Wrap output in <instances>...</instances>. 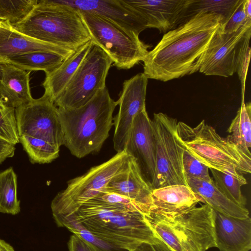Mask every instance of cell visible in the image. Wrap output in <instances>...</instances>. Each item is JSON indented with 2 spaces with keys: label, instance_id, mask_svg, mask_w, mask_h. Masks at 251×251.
I'll use <instances>...</instances> for the list:
<instances>
[{
  "label": "cell",
  "instance_id": "cell-22",
  "mask_svg": "<svg viewBox=\"0 0 251 251\" xmlns=\"http://www.w3.org/2000/svg\"><path fill=\"white\" fill-rule=\"evenodd\" d=\"M188 186L202 199V203L223 214L239 219L249 217L246 207L240 206L228 199L217 187L213 180L208 182L186 177Z\"/></svg>",
  "mask_w": 251,
  "mask_h": 251
},
{
  "label": "cell",
  "instance_id": "cell-27",
  "mask_svg": "<svg viewBox=\"0 0 251 251\" xmlns=\"http://www.w3.org/2000/svg\"><path fill=\"white\" fill-rule=\"evenodd\" d=\"M20 142L33 163H49L59 156L60 148L42 139L22 135Z\"/></svg>",
  "mask_w": 251,
  "mask_h": 251
},
{
  "label": "cell",
  "instance_id": "cell-10",
  "mask_svg": "<svg viewBox=\"0 0 251 251\" xmlns=\"http://www.w3.org/2000/svg\"><path fill=\"white\" fill-rule=\"evenodd\" d=\"M112 61L94 43L63 92L54 100L63 109L81 107L106 87L105 80Z\"/></svg>",
  "mask_w": 251,
  "mask_h": 251
},
{
  "label": "cell",
  "instance_id": "cell-31",
  "mask_svg": "<svg viewBox=\"0 0 251 251\" xmlns=\"http://www.w3.org/2000/svg\"><path fill=\"white\" fill-rule=\"evenodd\" d=\"M0 138L14 145L20 142L15 109L6 105L0 98Z\"/></svg>",
  "mask_w": 251,
  "mask_h": 251
},
{
  "label": "cell",
  "instance_id": "cell-33",
  "mask_svg": "<svg viewBox=\"0 0 251 251\" xmlns=\"http://www.w3.org/2000/svg\"><path fill=\"white\" fill-rule=\"evenodd\" d=\"M245 0H240L229 19L221 26L222 31L226 33L236 31L240 27L248 23H251V19H248L244 12Z\"/></svg>",
  "mask_w": 251,
  "mask_h": 251
},
{
  "label": "cell",
  "instance_id": "cell-7",
  "mask_svg": "<svg viewBox=\"0 0 251 251\" xmlns=\"http://www.w3.org/2000/svg\"><path fill=\"white\" fill-rule=\"evenodd\" d=\"M79 12L91 40L109 56L118 69H129L144 60L150 46L142 42L139 35L101 16Z\"/></svg>",
  "mask_w": 251,
  "mask_h": 251
},
{
  "label": "cell",
  "instance_id": "cell-25",
  "mask_svg": "<svg viewBox=\"0 0 251 251\" xmlns=\"http://www.w3.org/2000/svg\"><path fill=\"white\" fill-rule=\"evenodd\" d=\"M227 136L231 141L242 148L250 151L251 147V104L242 100L241 107L232 120Z\"/></svg>",
  "mask_w": 251,
  "mask_h": 251
},
{
  "label": "cell",
  "instance_id": "cell-4",
  "mask_svg": "<svg viewBox=\"0 0 251 251\" xmlns=\"http://www.w3.org/2000/svg\"><path fill=\"white\" fill-rule=\"evenodd\" d=\"M177 136L185 150L207 166L238 178L251 172V154L231 141L219 135L215 129L201 122L191 127L178 122Z\"/></svg>",
  "mask_w": 251,
  "mask_h": 251
},
{
  "label": "cell",
  "instance_id": "cell-30",
  "mask_svg": "<svg viewBox=\"0 0 251 251\" xmlns=\"http://www.w3.org/2000/svg\"><path fill=\"white\" fill-rule=\"evenodd\" d=\"M37 2V0H0V16L14 26L28 16Z\"/></svg>",
  "mask_w": 251,
  "mask_h": 251
},
{
  "label": "cell",
  "instance_id": "cell-13",
  "mask_svg": "<svg viewBox=\"0 0 251 251\" xmlns=\"http://www.w3.org/2000/svg\"><path fill=\"white\" fill-rule=\"evenodd\" d=\"M148 78L143 73H138L124 81L119 99V110L113 118L114 148L117 152L125 150L134 119L146 109Z\"/></svg>",
  "mask_w": 251,
  "mask_h": 251
},
{
  "label": "cell",
  "instance_id": "cell-36",
  "mask_svg": "<svg viewBox=\"0 0 251 251\" xmlns=\"http://www.w3.org/2000/svg\"><path fill=\"white\" fill-rule=\"evenodd\" d=\"M132 251H173L162 240L155 243H144Z\"/></svg>",
  "mask_w": 251,
  "mask_h": 251
},
{
  "label": "cell",
  "instance_id": "cell-24",
  "mask_svg": "<svg viewBox=\"0 0 251 251\" xmlns=\"http://www.w3.org/2000/svg\"><path fill=\"white\" fill-rule=\"evenodd\" d=\"M65 59L64 56L57 53L37 51L11 56L4 63L13 65L26 71H43L46 74L55 69Z\"/></svg>",
  "mask_w": 251,
  "mask_h": 251
},
{
  "label": "cell",
  "instance_id": "cell-6",
  "mask_svg": "<svg viewBox=\"0 0 251 251\" xmlns=\"http://www.w3.org/2000/svg\"><path fill=\"white\" fill-rule=\"evenodd\" d=\"M145 218L156 236L173 251H206L216 247L213 209L207 204L173 218L152 214Z\"/></svg>",
  "mask_w": 251,
  "mask_h": 251
},
{
  "label": "cell",
  "instance_id": "cell-3",
  "mask_svg": "<svg viewBox=\"0 0 251 251\" xmlns=\"http://www.w3.org/2000/svg\"><path fill=\"white\" fill-rule=\"evenodd\" d=\"M117 105L105 87L81 107H57L63 145L78 158L99 151L113 126V114Z\"/></svg>",
  "mask_w": 251,
  "mask_h": 251
},
{
  "label": "cell",
  "instance_id": "cell-38",
  "mask_svg": "<svg viewBox=\"0 0 251 251\" xmlns=\"http://www.w3.org/2000/svg\"><path fill=\"white\" fill-rule=\"evenodd\" d=\"M244 10L247 17L248 19H251V0H245Z\"/></svg>",
  "mask_w": 251,
  "mask_h": 251
},
{
  "label": "cell",
  "instance_id": "cell-20",
  "mask_svg": "<svg viewBox=\"0 0 251 251\" xmlns=\"http://www.w3.org/2000/svg\"><path fill=\"white\" fill-rule=\"evenodd\" d=\"M37 51L57 53L66 59L75 52L28 36L17 30L7 22H0V62L4 63L11 56Z\"/></svg>",
  "mask_w": 251,
  "mask_h": 251
},
{
  "label": "cell",
  "instance_id": "cell-26",
  "mask_svg": "<svg viewBox=\"0 0 251 251\" xmlns=\"http://www.w3.org/2000/svg\"><path fill=\"white\" fill-rule=\"evenodd\" d=\"M17 192V176L13 168L0 172V212L15 215L20 212Z\"/></svg>",
  "mask_w": 251,
  "mask_h": 251
},
{
  "label": "cell",
  "instance_id": "cell-2",
  "mask_svg": "<svg viewBox=\"0 0 251 251\" xmlns=\"http://www.w3.org/2000/svg\"><path fill=\"white\" fill-rule=\"evenodd\" d=\"M224 24L222 15L201 11L165 33L143 61L148 78L167 81L199 70L213 34Z\"/></svg>",
  "mask_w": 251,
  "mask_h": 251
},
{
  "label": "cell",
  "instance_id": "cell-1",
  "mask_svg": "<svg viewBox=\"0 0 251 251\" xmlns=\"http://www.w3.org/2000/svg\"><path fill=\"white\" fill-rule=\"evenodd\" d=\"M73 233L88 232L115 248L132 251L144 243L160 241L140 207L130 199L102 192L66 214L54 218Z\"/></svg>",
  "mask_w": 251,
  "mask_h": 251
},
{
  "label": "cell",
  "instance_id": "cell-9",
  "mask_svg": "<svg viewBox=\"0 0 251 251\" xmlns=\"http://www.w3.org/2000/svg\"><path fill=\"white\" fill-rule=\"evenodd\" d=\"M129 156L126 150L117 152L106 162L69 180L66 188L58 193L51 201L53 218L66 214L79 204L105 192L108 182L125 168Z\"/></svg>",
  "mask_w": 251,
  "mask_h": 251
},
{
  "label": "cell",
  "instance_id": "cell-37",
  "mask_svg": "<svg viewBox=\"0 0 251 251\" xmlns=\"http://www.w3.org/2000/svg\"><path fill=\"white\" fill-rule=\"evenodd\" d=\"M15 145L0 138V164L15 154Z\"/></svg>",
  "mask_w": 251,
  "mask_h": 251
},
{
  "label": "cell",
  "instance_id": "cell-17",
  "mask_svg": "<svg viewBox=\"0 0 251 251\" xmlns=\"http://www.w3.org/2000/svg\"><path fill=\"white\" fill-rule=\"evenodd\" d=\"M147 21L149 28L166 33L183 22L190 0H124Z\"/></svg>",
  "mask_w": 251,
  "mask_h": 251
},
{
  "label": "cell",
  "instance_id": "cell-23",
  "mask_svg": "<svg viewBox=\"0 0 251 251\" xmlns=\"http://www.w3.org/2000/svg\"><path fill=\"white\" fill-rule=\"evenodd\" d=\"M93 44L92 40L89 41L55 69L46 73L42 84L44 94L53 102L65 88Z\"/></svg>",
  "mask_w": 251,
  "mask_h": 251
},
{
  "label": "cell",
  "instance_id": "cell-14",
  "mask_svg": "<svg viewBox=\"0 0 251 251\" xmlns=\"http://www.w3.org/2000/svg\"><path fill=\"white\" fill-rule=\"evenodd\" d=\"M77 10L103 17L137 35L149 28L147 21L124 0H55Z\"/></svg>",
  "mask_w": 251,
  "mask_h": 251
},
{
  "label": "cell",
  "instance_id": "cell-29",
  "mask_svg": "<svg viewBox=\"0 0 251 251\" xmlns=\"http://www.w3.org/2000/svg\"><path fill=\"white\" fill-rule=\"evenodd\" d=\"M213 180L219 190L230 201L237 205L246 207V198L241 192V186L247 183L246 179L238 178L231 175L210 169Z\"/></svg>",
  "mask_w": 251,
  "mask_h": 251
},
{
  "label": "cell",
  "instance_id": "cell-15",
  "mask_svg": "<svg viewBox=\"0 0 251 251\" xmlns=\"http://www.w3.org/2000/svg\"><path fill=\"white\" fill-rule=\"evenodd\" d=\"M125 150L136 160L144 177L151 185L155 170V149L151 120L146 110L134 119Z\"/></svg>",
  "mask_w": 251,
  "mask_h": 251
},
{
  "label": "cell",
  "instance_id": "cell-32",
  "mask_svg": "<svg viewBox=\"0 0 251 251\" xmlns=\"http://www.w3.org/2000/svg\"><path fill=\"white\" fill-rule=\"evenodd\" d=\"M183 168L186 177L211 182L209 168L185 150L183 155Z\"/></svg>",
  "mask_w": 251,
  "mask_h": 251
},
{
  "label": "cell",
  "instance_id": "cell-28",
  "mask_svg": "<svg viewBox=\"0 0 251 251\" xmlns=\"http://www.w3.org/2000/svg\"><path fill=\"white\" fill-rule=\"evenodd\" d=\"M240 1V0H190L184 14L183 23L195 14L203 11L215 13L222 15L224 18V25Z\"/></svg>",
  "mask_w": 251,
  "mask_h": 251
},
{
  "label": "cell",
  "instance_id": "cell-41",
  "mask_svg": "<svg viewBox=\"0 0 251 251\" xmlns=\"http://www.w3.org/2000/svg\"><path fill=\"white\" fill-rule=\"evenodd\" d=\"M3 22V21L2 19L1 18V17L0 16V22Z\"/></svg>",
  "mask_w": 251,
  "mask_h": 251
},
{
  "label": "cell",
  "instance_id": "cell-39",
  "mask_svg": "<svg viewBox=\"0 0 251 251\" xmlns=\"http://www.w3.org/2000/svg\"><path fill=\"white\" fill-rule=\"evenodd\" d=\"M0 251H15V250L10 244L0 239Z\"/></svg>",
  "mask_w": 251,
  "mask_h": 251
},
{
  "label": "cell",
  "instance_id": "cell-11",
  "mask_svg": "<svg viewBox=\"0 0 251 251\" xmlns=\"http://www.w3.org/2000/svg\"><path fill=\"white\" fill-rule=\"evenodd\" d=\"M221 26L211 38L198 71L206 75L227 77L238 72L251 50V23L232 33L223 32Z\"/></svg>",
  "mask_w": 251,
  "mask_h": 251
},
{
  "label": "cell",
  "instance_id": "cell-34",
  "mask_svg": "<svg viewBox=\"0 0 251 251\" xmlns=\"http://www.w3.org/2000/svg\"><path fill=\"white\" fill-rule=\"evenodd\" d=\"M74 234L81 237L92 244L98 251H126L110 246L84 231H79Z\"/></svg>",
  "mask_w": 251,
  "mask_h": 251
},
{
  "label": "cell",
  "instance_id": "cell-21",
  "mask_svg": "<svg viewBox=\"0 0 251 251\" xmlns=\"http://www.w3.org/2000/svg\"><path fill=\"white\" fill-rule=\"evenodd\" d=\"M30 73L4 63L0 79V98L6 105L15 109L33 99L29 85Z\"/></svg>",
  "mask_w": 251,
  "mask_h": 251
},
{
  "label": "cell",
  "instance_id": "cell-18",
  "mask_svg": "<svg viewBox=\"0 0 251 251\" xmlns=\"http://www.w3.org/2000/svg\"><path fill=\"white\" fill-rule=\"evenodd\" d=\"M215 241L220 251H249L251 219H239L213 210Z\"/></svg>",
  "mask_w": 251,
  "mask_h": 251
},
{
  "label": "cell",
  "instance_id": "cell-16",
  "mask_svg": "<svg viewBox=\"0 0 251 251\" xmlns=\"http://www.w3.org/2000/svg\"><path fill=\"white\" fill-rule=\"evenodd\" d=\"M152 190L144 177L136 160L130 154L125 168L108 182L105 192L116 193L130 199L146 215L151 207Z\"/></svg>",
  "mask_w": 251,
  "mask_h": 251
},
{
  "label": "cell",
  "instance_id": "cell-8",
  "mask_svg": "<svg viewBox=\"0 0 251 251\" xmlns=\"http://www.w3.org/2000/svg\"><path fill=\"white\" fill-rule=\"evenodd\" d=\"M177 121L162 112L151 120L155 149L153 189L173 185L188 186L183 168L185 149L176 132Z\"/></svg>",
  "mask_w": 251,
  "mask_h": 251
},
{
  "label": "cell",
  "instance_id": "cell-12",
  "mask_svg": "<svg viewBox=\"0 0 251 251\" xmlns=\"http://www.w3.org/2000/svg\"><path fill=\"white\" fill-rule=\"evenodd\" d=\"M15 116L19 136L42 139L59 148L63 145L57 107L46 95L15 108Z\"/></svg>",
  "mask_w": 251,
  "mask_h": 251
},
{
  "label": "cell",
  "instance_id": "cell-5",
  "mask_svg": "<svg viewBox=\"0 0 251 251\" xmlns=\"http://www.w3.org/2000/svg\"><path fill=\"white\" fill-rule=\"evenodd\" d=\"M13 26L28 36L75 51L91 40L79 11L55 0H38L28 16Z\"/></svg>",
  "mask_w": 251,
  "mask_h": 251
},
{
  "label": "cell",
  "instance_id": "cell-35",
  "mask_svg": "<svg viewBox=\"0 0 251 251\" xmlns=\"http://www.w3.org/2000/svg\"><path fill=\"white\" fill-rule=\"evenodd\" d=\"M68 245L69 251H98L92 244L75 234L70 237Z\"/></svg>",
  "mask_w": 251,
  "mask_h": 251
},
{
  "label": "cell",
  "instance_id": "cell-40",
  "mask_svg": "<svg viewBox=\"0 0 251 251\" xmlns=\"http://www.w3.org/2000/svg\"><path fill=\"white\" fill-rule=\"evenodd\" d=\"M3 65L4 63L0 62V79L1 78L2 73H3Z\"/></svg>",
  "mask_w": 251,
  "mask_h": 251
},
{
  "label": "cell",
  "instance_id": "cell-19",
  "mask_svg": "<svg viewBox=\"0 0 251 251\" xmlns=\"http://www.w3.org/2000/svg\"><path fill=\"white\" fill-rule=\"evenodd\" d=\"M148 214L167 217L177 216L202 202L201 198L188 186L173 185L152 190Z\"/></svg>",
  "mask_w": 251,
  "mask_h": 251
}]
</instances>
